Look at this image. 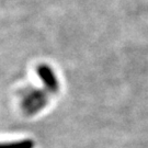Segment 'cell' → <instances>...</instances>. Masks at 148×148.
Returning a JSON list of instances; mask_svg holds the SVG:
<instances>
[{
    "mask_svg": "<svg viewBox=\"0 0 148 148\" xmlns=\"http://www.w3.org/2000/svg\"><path fill=\"white\" fill-rule=\"evenodd\" d=\"M37 74L40 76V78L42 79L44 85L46 86V88L51 91H56L58 89V81L53 70L51 69L47 65H40L37 67Z\"/></svg>",
    "mask_w": 148,
    "mask_h": 148,
    "instance_id": "cell-1",
    "label": "cell"
},
{
    "mask_svg": "<svg viewBox=\"0 0 148 148\" xmlns=\"http://www.w3.org/2000/svg\"><path fill=\"white\" fill-rule=\"evenodd\" d=\"M0 148H33V142L21 140V142H14V143L0 144Z\"/></svg>",
    "mask_w": 148,
    "mask_h": 148,
    "instance_id": "cell-2",
    "label": "cell"
}]
</instances>
